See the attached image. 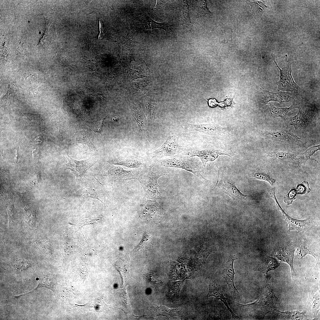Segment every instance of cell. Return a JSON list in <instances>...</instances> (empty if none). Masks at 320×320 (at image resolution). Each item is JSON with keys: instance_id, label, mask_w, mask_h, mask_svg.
Wrapping results in <instances>:
<instances>
[{"instance_id": "cell-1", "label": "cell", "mask_w": 320, "mask_h": 320, "mask_svg": "<svg viewBox=\"0 0 320 320\" xmlns=\"http://www.w3.org/2000/svg\"><path fill=\"white\" fill-rule=\"evenodd\" d=\"M180 153V155L188 158L195 156L199 157L204 168L207 162L214 161L220 155H226L231 158L230 153L211 143L200 146L183 147Z\"/></svg>"}, {"instance_id": "cell-2", "label": "cell", "mask_w": 320, "mask_h": 320, "mask_svg": "<svg viewBox=\"0 0 320 320\" xmlns=\"http://www.w3.org/2000/svg\"><path fill=\"white\" fill-rule=\"evenodd\" d=\"M189 158L178 155L161 159L159 160V163L161 166L163 167L183 169L193 173L204 182L210 183L209 180L204 178L201 174L203 169L200 162Z\"/></svg>"}, {"instance_id": "cell-3", "label": "cell", "mask_w": 320, "mask_h": 320, "mask_svg": "<svg viewBox=\"0 0 320 320\" xmlns=\"http://www.w3.org/2000/svg\"><path fill=\"white\" fill-rule=\"evenodd\" d=\"M153 166L151 165L147 170L142 172L137 180L143 188L144 196L148 199L156 200L161 196L158 189L157 181L160 177L164 175L165 172L162 170L153 172L152 168Z\"/></svg>"}, {"instance_id": "cell-4", "label": "cell", "mask_w": 320, "mask_h": 320, "mask_svg": "<svg viewBox=\"0 0 320 320\" xmlns=\"http://www.w3.org/2000/svg\"><path fill=\"white\" fill-rule=\"evenodd\" d=\"M250 316L256 318H263L269 312L275 309L277 303L263 293L255 301L248 304H243L237 303Z\"/></svg>"}, {"instance_id": "cell-5", "label": "cell", "mask_w": 320, "mask_h": 320, "mask_svg": "<svg viewBox=\"0 0 320 320\" xmlns=\"http://www.w3.org/2000/svg\"><path fill=\"white\" fill-rule=\"evenodd\" d=\"M271 56L276 66L280 70L279 80L276 82L278 91L283 92H294L297 93L300 90L299 86L294 81L292 75V63L288 60L287 55H285V63L282 69L278 66L275 60V55Z\"/></svg>"}, {"instance_id": "cell-6", "label": "cell", "mask_w": 320, "mask_h": 320, "mask_svg": "<svg viewBox=\"0 0 320 320\" xmlns=\"http://www.w3.org/2000/svg\"><path fill=\"white\" fill-rule=\"evenodd\" d=\"M179 137L178 134L176 133L169 135L159 148L151 153V158L153 161L156 162L164 157L179 155L183 147L178 143Z\"/></svg>"}, {"instance_id": "cell-7", "label": "cell", "mask_w": 320, "mask_h": 320, "mask_svg": "<svg viewBox=\"0 0 320 320\" xmlns=\"http://www.w3.org/2000/svg\"><path fill=\"white\" fill-rule=\"evenodd\" d=\"M237 259V258L233 253L226 254L223 256L221 268V275L227 284L229 291L231 295L235 297L239 295L234 283L235 273L233 265L234 261Z\"/></svg>"}, {"instance_id": "cell-8", "label": "cell", "mask_w": 320, "mask_h": 320, "mask_svg": "<svg viewBox=\"0 0 320 320\" xmlns=\"http://www.w3.org/2000/svg\"><path fill=\"white\" fill-rule=\"evenodd\" d=\"M104 176L110 180H126L138 178L141 172L138 169L126 170L119 166L106 165L103 169Z\"/></svg>"}, {"instance_id": "cell-9", "label": "cell", "mask_w": 320, "mask_h": 320, "mask_svg": "<svg viewBox=\"0 0 320 320\" xmlns=\"http://www.w3.org/2000/svg\"><path fill=\"white\" fill-rule=\"evenodd\" d=\"M106 194L103 185L95 178L94 174L91 175L86 178L82 193L84 197L97 199L104 205Z\"/></svg>"}, {"instance_id": "cell-10", "label": "cell", "mask_w": 320, "mask_h": 320, "mask_svg": "<svg viewBox=\"0 0 320 320\" xmlns=\"http://www.w3.org/2000/svg\"><path fill=\"white\" fill-rule=\"evenodd\" d=\"M183 129L186 132L197 131L209 135H221L229 132L230 130L215 124H192L186 123L183 124Z\"/></svg>"}, {"instance_id": "cell-11", "label": "cell", "mask_w": 320, "mask_h": 320, "mask_svg": "<svg viewBox=\"0 0 320 320\" xmlns=\"http://www.w3.org/2000/svg\"><path fill=\"white\" fill-rule=\"evenodd\" d=\"M66 158L68 162L65 165L66 168L70 169L76 178L82 177L86 171L97 162L94 158L84 160H77L72 158L68 154Z\"/></svg>"}, {"instance_id": "cell-12", "label": "cell", "mask_w": 320, "mask_h": 320, "mask_svg": "<svg viewBox=\"0 0 320 320\" xmlns=\"http://www.w3.org/2000/svg\"><path fill=\"white\" fill-rule=\"evenodd\" d=\"M261 89L264 97L259 103V106L260 107L270 101H276L280 103L287 102L291 100L293 97V95L290 92L279 91L277 92H273L263 88Z\"/></svg>"}, {"instance_id": "cell-13", "label": "cell", "mask_w": 320, "mask_h": 320, "mask_svg": "<svg viewBox=\"0 0 320 320\" xmlns=\"http://www.w3.org/2000/svg\"><path fill=\"white\" fill-rule=\"evenodd\" d=\"M209 291L207 297L214 296L221 301L227 307L231 313L232 319H237L239 317L237 316L229 307L227 302V298L224 296L219 283L215 279H211L209 282Z\"/></svg>"}, {"instance_id": "cell-14", "label": "cell", "mask_w": 320, "mask_h": 320, "mask_svg": "<svg viewBox=\"0 0 320 320\" xmlns=\"http://www.w3.org/2000/svg\"><path fill=\"white\" fill-rule=\"evenodd\" d=\"M294 251V247L292 246H281L278 248L275 252V256L279 260L289 265L292 277L296 275L293 265Z\"/></svg>"}, {"instance_id": "cell-15", "label": "cell", "mask_w": 320, "mask_h": 320, "mask_svg": "<svg viewBox=\"0 0 320 320\" xmlns=\"http://www.w3.org/2000/svg\"><path fill=\"white\" fill-rule=\"evenodd\" d=\"M271 197L274 198L275 199L278 209L281 211L284 218L287 222L289 225V231L295 230L298 231H300L304 229L305 228L307 227L310 223V220L309 219L300 220L296 219L291 217L287 215L280 207L279 204H278L277 202L276 199L275 197V193H272L271 194Z\"/></svg>"}, {"instance_id": "cell-16", "label": "cell", "mask_w": 320, "mask_h": 320, "mask_svg": "<svg viewBox=\"0 0 320 320\" xmlns=\"http://www.w3.org/2000/svg\"><path fill=\"white\" fill-rule=\"evenodd\" d=\"M246 2L250 5L251 8L249 11L257 20H262L263 14L272 8L271 2L269 1H246Z\"/></svg>"}, {"instance_id": "cell-17", "label": "cell", "mask_w": 320, "mask_h": 320, "mask_svg": "<svg viewBox=\"0 0 320 320\" xmlns=\"http://www.w3.org/2000/svg\"><path fill=\"white\" fill-rule=\"evenodd\" d=\"M223 191L230 196L233 200H244L249 196L241 192L232 180H225L221 187Z\"/></svg>"}, {"instance_id": "cell-18", "label": "cell", "mask_w": 320, "mask_h": 320, "mask_svg": "<svg viewBox=\"0 0 320 320\" xmlns=\"http://www.w3.org/2000/svg\"><path fill=\"white\" fill-rule=\"evenodd\" d=\"M308 306L316 317L320 310V290L316 285L313 286L308 291Z\"/></svg>"}, {"instance_id": "cell-19", "label": "cell", "mask_w": 320, "mask_h": 320, "mask_svg": "<svg viewBox=\"0 0 320 320\" xmlns=\"http://www.w3.org/2000/svg\"><path fill=\"white\" fill-rule=\"evenodd\" d=\"M189 13V5L185 1H183L181 5L180 24L182 34L190 31L192 29Z\"/></svg>"}, {"instance_id": "cell-20", "label": "cell", "mask_w": 320, "mask_h": 320, "mask_svg": "<svg viewBox=\"0 0 320 320\" xmlns=\"http://www.w3.org/2000/svg\"><path fill=\"white\" fill-rule=\"evenodd\" d=\"M133 116L138 128V133L142 138L149 140V136L148 131L147 121L142 112L139 110L133 109Z\"/></svg>"}, {"instance_id": "cell-21", "label": "cell", "mask_w": 320, "mask_h": 320, "mask_svg": "<svg viewBox=\"0 0 320 320\" xmlns=\"http://www.w3.org/2000/svg\"><path fill=\"white\" fill-rule=\"evenodd\" d=\"M140 207L142 208L140 216L142 218H151L157 215L160 208L156 200L149 199H148L144 204H141Z\"/></svg>"}, {"instance_id": "cell-22", "label": "cell", "mask_w": 320, "mask_h": 320, "mask_svg": "<svg viewBox=\"0 0 320 320\" xmlns=\"http://www.w3.org/2000/svg\"><path fill=\"white\" fill-rule=\"evenodd\" d=\"M307 112L305 108L301 107L295 116L287 120L286 124L288 126H293L295 129L304 126L307 119Z\"/></svg>"}, {"instance_id": "cell-23", "label": "cell", "mask_w": 320, "mask_h": 320, "mask_svg": "<svg viewBox=\"0 0 320 320\" xmlns=\"http://www.w3.org/2000/svg\"><path fill=\"white\" fill-rule=\"evenodd\" d=\"M141 23V24L146 30H153L157 28L162 29L166 32L167 34L172 32L171 25L166 23L157 22L148 16L143 17Z\"/></svg>"}, {"instance_id": "cell-24", "label": "cell", "mask_w": 320, "mask_h": 320, "mask_svg": "<svg viewBox=\"0 0 320 320\" xmlns=\"http://www.w3.org/2000/svg\"><path fill=\"white\" fill-rule=\"evenodd\" d=\"M184 280L170 281L167 291V296L173 301H178L179 294Z\"/></svg>"}, {"instance_id": "cell-25", "label": "cell", "mask_w": 320, "mask_h": 320, "mask_svg": "<svg viewBox=\"0 0 320 320\" xmlns=\"http://www.w3.org/2000/svg\"><path fill=\"white\" fill-rule=\"evenodd\" d=\"M297 104H292L289 107L280 108L276 107L274 105H271L269 110V114L272 118L280 117L284 120H286L287 115L288 112L292 110L298 108Z\"/></svg>"}, {"instance_id": "cell-26", "label": "cell", "mask_w": 320, "mask_h": 320, "mask_svg": "<svg viewBox=\"0 0 320 320\" xmlns=\"http://www.w3.org/2000/svg\"><path fill=\"white\" fill-rule=\"evenodd\" d=\"M268 134L276 139L281 140H289L290 142L298 143L300 142L302 139L297 137L295 135L285 131L282 130L274 131L271 132H266Z\"/></svg>"}, {"instance_id": "cell-27", "label": "cell", "mask_w": 320, "mask_h": 320, "mask_svg": "<svg viewBox=\"0 0 320 320\" xmlns=\"http://www.w3.org/2000/svg\"><path fill=\"white\" fill-rule=\"evenodd\" d=\"M273 311L278 318L281 319L302 320L307 316L305 315V312H300L298 311L282 312L275 309Z\"/></svg>"}, {"instance_id": "cell-28", "label": "cell", "mask_w": 320, "mask_h": 320, "mask_svg": "<svg viewBox=\"0 0 320 320\" xmlns=\"http://www.w3.org/2000/svg\"><path fill=\"white\" fill-rule=\"evenodd\" d=\"M155 310L156 316H164L168 319L173 316H181L180 308L171 309L161 305L156 306Z\"/></svg>"}, {"instance_id": "cell-29", "label": "cell", "mask_w": 320, "mask_h": 320, "mask_svg": "<svg viewBox=\"0 0 320 320\" xmlns=\"http://www.w3.org/2000/svg\"><path fill=\"white\" fill-rule=\"evenodd\" d=\"M111 164L122 165L127 167L136 168L140 167L143 165L140 161L135 159H116L111 161Z\"/></svg>"}, {"instance_id": "cell-30", "label": "cell", "mask_w": 320, "mask_h": 320, "mask_svg": "<svg viewBox=\"0 0 320 320\" xmlns=\"http://www.w3.org/2000/svg\"><path fill=\"white\" fill-rule=\"evenodd\" d=\"M279 265L276 259L269 257L264 259L261 269L264 275H267L269 271L277 268Z\"/></svg>"}, {"instance_id": "cell-31", "label": "cell", "mask_w": 320, "mask_h": 320, "mask_svg": "<svg viewBox=\"0 0 320 320\" xmlns=\"http://www.w3.org/2000/svg\"><path fill=\"white\" fill-rule=\"evenodd\" d=\"M76 141L77 142L87 145L90 149H94L95 148L94 141L92 136L85 131H80L78 132Z\"/></svg>"}, {"instance_id": "cell-32", "label": "cell", "mask_w": 320, "mask_h": 320, "mask_svg": "<svg viewBox=\"0 0 320 320\" xmlns=\"http://www.w3.org/2000/svg\"><path fill=\"white\" fill-rule=\"evenodd\" d=\"M278 159L289 162H300L302 161H306L307 159L305 157L298 156L291 153L286 152H279L276 155Z\"/></svg>"}, {"instance_id": "cell-33", "label": "cell", "mask_w": 320, "mask_h": 320, "mask_svg": "<svg viewBox=\"0 0 320 320\" xmlns=\"http://www.w3.org/2000/svg\"><path fill=\"white\" fill-rule=\"evenodd\" d=\"M44 287L54 291L55 287V282L53 278L50 276L42 275L39 280V284L36 288Z\"/></svg>"}, {"instance_id": "cell-34", "label": "cell", "mask_w": 320, "mask_h": 320, "mask_svg": "<svg viewBox=\"0 0 320 320\" xmlns=\"http://www.w3.org/2000/svg\"><path fill=\"white\" fill-rule=\"evenodd\" d=\"M132 36L130 32H128L126 36L122 45V53L124 55L129 56L132 54L133 48L132 45Z\"/></svg>"}, {"instance_id": "cell-35", "label": "cell", "mask_w": 320, "mask_h": 320, "mask_svg": "<svg viewBox=\"0 0 320 320\" xmlns=\"http://www.w3.org/2000/svg\"><path fill=\"white\" fill-rule=\"evenodd\" d=\"M196 1L195 9L200 15H210L211 12L207 7L206 1L200 0Z\"/></svg>"}, {"instance_id": "cell-36", "label": "cell", "mask_w": 320, "mask_h": 320, "mask_svg": "<svg viewBox=\"0 0 320 320\" xmlns=\"http://www.w3.org/2000/svg\"><path fill=\"white\" fill-rule=\"evenodd\" d=\"M106 117L97 118L92 121L87 122L88 126L95 132H100L103 128V122Z\"/></svg>"}, {"instance_id": "cell-37", "label": "cell", "mask_w": 320, "mask_h": 320, "mask_svg": "<svg viewBox=\"0 0 320 320\" xmlns=\"http://www.w3.org/2000/svg\"><path fill=\"white\" fill-rule=\"evenodd\" d=\"M31 115L24 116L22 119V121L24 124L29 126H34L39 124L41 121L39 116L32 114Z\"/></svg>"}, {"instance_id": "cell-38", "label": "cell", "mask_w": 320, "mask_h": 320, "mask_svg": "<svg viewBox=\"0 0 320 320\" xmlns=\"http://www.w3.org/2000/svg\"><path fill=\"white\" fill-rule=\"evenodd\" d=\"M27 150L31 155L33 163L36 164L39 162V158L41 156L40 149L37 147H32L27 148Z\"/></svg>"}, {"instance_id": "cell-39", "label": "cell", "mask_w": 320, "mask_h": 320, "mask_svg": "<svg viewBox=\"0 0 320 320\" xmlns=\"http://www.w3.org/2000/svg\"><path fill=\"white\" fill-rule=\"evenodd\" d=\"M254 177L256 178L267 181L271 185H273L275 182L276 180L268 174L262 172H257L254 175Z\"/></svg>"}, {"instance_id": "cell-40", "label": "cell", "mask_w": 320, "mask_h": 320, "mask_svg": "<svg viewBox=\"0 0 320 320\" xmlns=\"http://www.w3.org/2000/svg\"><path fill=\"white\" fill-rule=\"evenodd\" d=\"M297 256L300 258H303L305 255L309 254L313 256L318 262L317 256L313 252L306 247L300 246L297 248L296 251Z\"/></svg>"}, {"instance_id": "cell-41", "label": "cell", "mask_w": 320, "mask_h": 320, "mask_svg": "<svg viewBox=\"0 0 320 320\" xmlns=\"http://www.w3.org/2000/svg\"><path fill=\"white\" fill-rule=\"evenodd\" d=\"M92 305V307L95 308V310L97 312L104 311L107 308V305L104 302V301L101 299H97L96 300L94 301L92 303H90Z\"/></svg>"}, {"instance_id": "cell-42", "label": "cell", "mask_w": 320, "mask_h": 320, "mask_svg": "<svg viewBox=\"0 0 320 320\" xmlns=\"http://www.w3.org/2000/svg\"><path fill=\"white\" fill-rule=\"evenodd\" d=\"M297 194H307L311 191L308 182L304 181L301 184L298 185L296 188Z\"/></svg>"}, {"instance_id": "cell-43", "label": "cell", "mask_w": 320, "mask_h": 320, "mask_svg": "<svg viewBox=\"0 0 320 320\" xmlns=\"http://www.w3.org/2000/svg\"><path fill=\"white\" fill-rule=\"evenodd\" d=\"M149 237V234L145 231L143 235L141 241L137 246L135 247L133 252H137L141 249L144 248L145 246L147 244V241Z\"/></svg>"}, {"instance_id": "cell-44", "label": "cell", "mask_w": 320, "mask_h": 320, "mask_svg": "<svg viewBox=\"0 0 320 320\" xmlns=\"http://www.w3.org/2000/svg\"><path fill=\"white\" fill-rule=\"evenodd\" d=\"M297 194L296 189L291 190L284 197L285 203L287 205L292 204L293 201L295 199Z\"/></svg>"}, {"instance_id": "cell-45", "label": "cell", "mask_w": 320, "mask_h": 320, "mask_svg": "<svg viewBox=\"0 0 320 320\" xmlns=\"http://www.w3.org/2000/svg\"><path fill=\"white\" fill-rule=\"evenodd\" d=\"M320 145L310 147L308 148L304 154L305 157L308 159H311L310 157L317 151L320 150Z\"/></svg>"}, {"instance_id": "cell-46", "label": "cell", "mask_w": 320, "mask_h": 320, "mask_svg": "<svg viewBox=\"0 0 320 320\" xmlns=\"http://www.w3.org/2000/svg\"><path fill=\"white\" fill-rule=\"evenodd\" d=\"M147 279L154 286L156 287H160L162 285L161 281L155 275L153 274H148Z\"/></svg>"}, {"instance_id": "cell-47", "label": "cell", "mask_w": 320, "mask_h": 320, "mask_svg": "<svg viewBox=\"0 0 320 320\" xmlns=\"http://www.w3.org/2000/svg\"><path fill=\"white\" fill-rule=\"evenodd\" d=\"M145 99L146 100H145V104L146 109L150 119L154 121L155 119V113L153 111L152 105L150 102L147 101L146 98Z\"/></svg>"}, {"instance_id": "cell-48", "label": "cell", "mask_w": 320, "mask_h": 320, "mask_svg": "<svg viewBox=\"0 0 320 320\" xmlns=\"http://www.w3.org/2000/svg\"><path fill=\"white\" fill-rule=\"evenodd\" d=\"M99 22V33L98 36V40H101L104 39H108L109 38L107 36L103 27V23L102 21L100 19H98Z\"/></svg>"}, {"instance_id": "cell-49", "label": "cell", "mask_w": 320, "mask_h": 320, "mask_svg": "<svg viewBox=\"0 0 320 320\" xmlns=\"http://www.w3.org/2000/svg\"><path fill=\"white\" fill-rule=\"evenodd\" d=\"M26 262L21 261L19 263V264L17 266V268L20 271H21L27 268L28 267V263Z\"/></svg>"}, {"instance_id": "cell-50", "label": "cell", "mask_w": 320, "mask_h": 320, "mask_svg": "<svg viewBox=\"0 0 320 320\" xmlns=\"http://www.w3.org/2000/svg\"><path fill=\"white\" fill-rule=\"evenodd\" d=\"M168 1V0H156V4L153 9V11L159 9Z\"/></svg>"}, {"instance_id": "cell-51", "label": "cell", "mask_w": 320, "mask_h": 320, "mask_svg": "<svg viewBox=\"0 0 320 320\" xmlns=\"http://www.w3.org/2000/svg\"><path fill=\"white\" fill-rule=\"evenodd\" d=\"M208 103L209 106L212 107H215L217 104L216 100L214 99H212L209 100Z\"/></svg>"}, {"instance_id": "cell-52", "label": "cell", "mask_w": 320, "mask_h": 320, "mask_svg": "<svg viewBox=\"0 0 320 320\" xmlns=\"http://www.w3.org/2000/svg\"><path fill=\"white\" fill-rule=\"evenodd\" d=\"M120 116L119 117H115L113 119V120L114 121H117L119 119Z\"/></svg>"}]
</instances>
